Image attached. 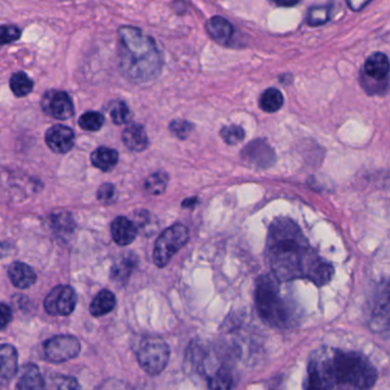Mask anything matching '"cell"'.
Wrapping results in <instances>:
<instances>
[{
  "instance_id": "35",
  "label": "cell",
  "mask_w": 390,
  "mask_h": 390,
  "mask_svg": "<svg viewBox=\"0 0 390 390\" xmlns=\"http://www.w3.org/2000/svg\"><path fill=\"white\" fill-rule=\"evenodd\" d=\"M65 216L67 214H61V216H56L53 220L54 227L58 233H65L73 231V221L71 218H67Z\"/></svg>"
},
{
  "instance_id": "17",
  "label": "cell",
  "mask_w": 390,
  "mask_h": 390,
  "mask_svg": "<svg viewBox=\"0 0 390 390\" xmlns=\"http://www.w3.org/2000/svg\"><path fill=\"white\" fill-rule=\"evenodd\" d=\"M206 30L211 38L221 45H227L233 38V26L229 21L221 16H213L207 21Z\"/></svg>"
},
{
  "instance_id": "15",
  "label": "cell",
  "mask_w": 390,
  "mask_h": 390,
  "mask_svg": "<svg viewBox=\"0 0 390 390\" xmlns=\"http://www.w3.org/2000/svg\"><path fill=\"white\" fill-rule=\"evenodd\" d=\"M0 379L3 384L11 381L18 373V352L11 344H3L0 348Z\"/></svg>"
},
{
  "instance_id": "30",
  "label": "cell",
  "mask_w": 390,
  "mask_h": 390,
  "mask_svg": "<svg viewBox=\"0 0 390 390\" xmlns=\"http://www.w3.org/2000/svg\"><path fill=\"white\" fill-rule=\"evenodd\" d=\"M220 135H221L224 142L229 144V146H236L239 142L244 140L245 132L241 126L229 125L224 126L222 128Z\"/></svg>"
},
{
  "instance_id": "11",
  "label": "cell",
  "mask_w": 390,
  "mask_h": 390,
  "mask_svg": "<svg viewBox=\"0 0 390 390\" xmlns=\"http://www.w3.org/2000/svg\"><path fill=\"white\" fill-rule=\"evenodd\" d=\"M45 141L52 152L67 154L75 144V133L68 126L54 125L46 132Z\"/></svg>"
},
{
  "instance_id": "25",
  "label": "cell",
  "mask_w": 390,
  "mask_h": 390,
  "mask_svg": "<svg viewBox=\"0 0 390 390\" xmlns=\"http://www.w3.org/2000/svg\"><path fill=\"white\" fill-rule=\"evenodd\" d=\"M9 86H11V90H12L15 96L23 98V96L31 93L33 83L26 73H16L13 75L12 78L9 80Z\"/></svg>"
},
{
  "instance_id": "32",
  "label": "cell",
  "mask_w": 390,
  "mask_h": 390,
  "mask_svg": "<svg viewBox=\"0 0 390 390\" xmlns=\"http://www.w3.org/2000/svg\"><path fill=\"white\" fill-rule=\"evenodd\" d=\"M327 20H329V9L325 7H316L309 12L308 22L312 26L325 23Z\"/></svg>"
},
{
  "instance_id": "31",
  "label": "cell",
  "mask_w": 390,
  "mask_h": 390,
  "mask_svg": "<svg viewBox=\"0 0 390 390\" xmlns=\"http://www.w3.org/2000/svg\"><path fill=\"white\" fill-rule=\"evenodd\" d=\"M169 130H171V132H172L175 137H179L181 140H184L191 133L192 125L189 122H186V120H176L171 122Z\"/></svg>"
},
{
  "instance_id": "34",
  "label": "cell",
  "mask_w": 390,
  "mask_h": 390,
  "mask_svg": "<svg viewBox=\"0 0 390 390\" xmlns=\"http://www.w3.org/2000/svg\"><path fill=\"white\" fill-rule=\"evenodd\" d=\"M96 197L102 203H111L116 197V188L111 184H103L96 192Z\"/></svg>"
},
{
  "instance_id": "23",
  "label": "cell",
  "mask_w": 390,
  "mask_h": 390,
  "mask_svg": "<svg viewBox=\"0 0 390 390\" xmlns=\"http://www.w3.org/2000/svg\"><path fill=\"white\" fill-rule=\"evenodd\" d=\"M116 302V295L112 292L109 290H102L90 302V312L94 317L105 316L114 310Z\"/></svg>"
},
{
  "instance_id": "1",
  "label": "cell",
  "mask_w": 390,
  "mask_h": 390,
  "mask_svg": "<svg viewBox=\"0 0 390 390\" xmlns=\"http://www.w3.org/2000/svg\"><path fill=\"white\" fill-rule=\"evenodd\" d=\"M267 259L280 282L307 280L322 288L332 278V265L309 245L300 228L290 218H277L269 228Z\"/></svg>"
},
{
  "instance_id": "36",
  "label": "cell",
  "mask_w": 390,
  "mask_h": 390,
  "mask_svg": "<svg viewBox=\"0 0 390 390\" xmlns=\"http://www.w3.org/2000/svg\"><path fill=\"white\" fill-rule=\"evenodd\" d=\"M0 312H1V320H0L1 329H6L7 325H9L13 320L12 309H11V307L7 306L6 303H1Z\"/></svg>"
},
{
  "instance_id": "19",
  "label": "cell",
  "mask_w": 390,
  "mask_h": 390,
  "mask_svg": "<svg viewBox=\"0 0 390 390\" xmlns=\"http://www.w3.org/2000/svg\"><path fill=\"white\" fill-rule=\"evenodd\" d=\"M364 71L367 76L374 80H384L387 78L390 71L389 60L382 53H374L365 62Z\"/></svg>"
},
{
  "instance_id": "21",
  "label": "cell",
  "mask_w": 390,
  "mask_h": 390,
  "mask_svg": "<svg viewBox=\"0 0 390 390\" xmlns=\"http://www.w3.org/2000/svg\"><path fill=\"white\" fill-rule=\"evenodd\" d=\"M15 390H45V382L38 367L26 365Z\"/></svg>"
},
{
  "instance_id": "12",
  "label": "cell",
  "mask_w": 390,
  "mask_h": 390,
  "mask_svg": "<svg viewBox=\"0 0 390 390\" xmlns=\"http://www.w3.org/2000/svg\"><path fill=\"white\" fill-rule=\"evenodd\" d=\"M333 384L330 380L323 362L318 359L309 361L307 367L306 388L305 390H332Z\"/></svg>"
},
{
  "instance_id": "20",
  "label": "cell",
  "mask_w": 390,
  "mask_h": 390,
  "mask_svg": "<svg viewBox=\"0 0 390 390\" xmlns=\"http://www.w3.org/2000/svg\"><path fill=\"white\" fill-rule=\"evenodd\" d=\"M122 142L132 152H142L148 147V135L142 126L133 124L122 132Z\"/></svg>"
},
{
  "instance_id": "18",
  "label": "cell",
  "mask_w": 390,
  "mask_h": 390,
  "mask_svg": "<svg viewBox=\"0 0 390 390\" xmlns=\"http://www.w3.org/2000/svg\"><path fill=\"white\" fill-rule=\"evenodd\" d=\"M137 265V258L135 254H122L111 268V280L117 283H125L131 276Z\"/></svg>"
},
{
  "instance_id": "5",
  "label": "cell",
  "mask_w": 390,
  "mask_h": 390,
  "mask_svg": "<svg viewBox=\"0 0 390 390\" xmlns=\"http://www.w3.org/2000/svg\"><path fill=\"white\" fill-rule=\"evenodd\" d=\"M169 344L157 335H148L141 340L137 348V357L144 372L150 376H157L169 364Z\"/></svg>"
},
{
  "instance_id": "28",
  "label": "cell",
  "mask_w": 390,
  "mask_h": 390,
  "mask_svg": "<svg viewBox=\"0 0 390 390\" xmlns=\"http://www.w3.org/2000/svg\"><path fill=\"white\" fill-rule=\"evenodd\" d=\"M109 115L116 125H122L131 118V111L124 101H114L109 105Z\"/></svg>"
},
{
  "instance_id": "14",
  "label": "cell",
  "mask_w": 390,
  "mask_h": 390,
  "mask_svg": "<svg viewBox=\"0 0 390 390\" xmlns=\"http://www.w3.org/2000/svg\"><path fill=\"white\" fill-rule=\"evenodd\" d=\"M245 159L252 164H256V167H269L275 154L273 149L265 142V141L258 140L250 143L248 148L243 152Z\"/></svg>"
},
{
  "instance_id": "16",
  "label": "cell",
  "mask_w": 390,
  "mask_h": 390,
  "mask_svg": "<svg viewBox=\"0 0 390 390\" xmlns=\"http://www.w3.org/2000/svg\"><path fill=\"white\" fill-rule=\"evenodd\" d=\"M9 276L13 285L21 290L31 288L37 282L35 270L23 263H14L9 265Z\"/></svg>"
},
{
  "instance_id": "29",
  "label": "cell",
  "mask_w": 390,
  "mask_h": 390,
  "mask_svg": "<svg viewBox=\"0 0 390 390\" xmlns=\"http://www.w3.org/2000/svg\"><path fill=\"white\" fill-rule=\"evenodd\" d=\"M78 124L85 131L96 132L105 124V117L100 112L90 111L79 118Z\"/></svg>"
},
{
  "instance_id": "13",
  "label": "cell",
  "mask_w": 390,
  "mask_h": 390,
  "mask_svg": "<svg viewBox=\"0 0 390 390\" xmlns=\"http://www.w3.org/2000/svg\"><path fill=\"white\" fill-rule=\"evenodd\" d=\"M137 233V226L125 216H118L111 223V235L120 246H127L135 242Z\"/></svg>"
},
{
  "instance_id": "7",
  "label": "cell",
  "mask_w": 390,
  "mask_h": 390,
  "mask_svg": "<svg viewBox=\"0 0 390 390\" xmlns=\"http://www.w3.org/2000/svg\"><path fill=\"white\" fill-rule=\"evenodd\" d=\"M82 346L73 335H56L44 344V354L52 363H63L76 359Z\"/></svg>"
},
{
  "instance_id": "9",
  "label": "cell",
  "mask_w": 390,
  "mask_h": 390,
  "mask_svg": "<svg viewBox=\"0 0 390 390\" xmlns=\"http://www.w3.org/2000/svg\"><path fill=\"white\" fill-rule=\"evenodd\" d=\"M371 322L379 331L390 334V280L379 286L371 310Z\"/></svg>"
},
{
  "instance_id": "2",
  "label": "cell",
  "mask_w": 390,
  "mask_h": 390,
  "mask_svg": "<svg viewBox=\"0 0 390 390\" xmlns=\"http://www.w3.org/2000/svg\"><path fill=\"white\" fill-rule=\"evenodd\" d=\"M120 65L133 82L147 83L159 75L163 58L156 43L135 26H122L120 32Z\"/></svg>"
},
{
  "instance_id": "6",
  "label": "cell",
  "mask_w": 390,
  "mask_h": 390,
  "mask_svg": "<svg viewBox=\"0 0 390 390\" xmlns=\"http://www.w3.org/2000/svg\"><path fill=\"white\" fill-rule=\"evenodd\" d=\"M189 241V231L184 224H174L164 231L154 244V265L164 268L173 256Z\"/></svg>"
},
{
  "instance_id": "33",
  "label": "cell",
  "mask_w": 390,
  "mask_h": 390,
  "mask_svg": "<svg viewBox=\"0 0 390 390\" xmlns=\"http://www.w3.org/2000/svg\"><path fill=\"white\" fill-rule=\"evenodd\" d=\"M0 35H1V43L9 44V43H13L20 38L21 30L15 26H3Z\"/></svg>"
},
{
  "instance_id": "26",
  "label": "cell",
  "mask_w": 390,
  "mask_h": 390,
  "mask_svg": "<svg viewBox=\"0 0 390 390\" xmlns=\"http://www.w3.org/2000/svg\"><path fill=\"white\" fill-rule=\"evenodd\" d=\"M209 384H210L211 390H231L233 384V378L231 371L226 367L218 369L210 379Z\"/></svg>"
},
{
  "instance_id": "8",
  "label": "cell",
  "mask_w": 390,
  "mask_h": 390,
  "mask_svg": "<svg viewBox=\"0 0 390 390\" xmlns=\"http://www.w3.org/2000/svg\"><path fill=\"white\" fill-rule=\"evenodd\" d=\"M76 305V291L69 285L56 286L44 300L45 310L52 316H69Z\"/></svg>"
},
{
  "instance_id": "3",
  "label": "cell",
  "mask_w": 390,
  "mask_h": 390,
  "mask_svg": "<svg viewBox=\"0 0 390 390\" xmlns=\"http://www.w3.org/2000/svg\"><path fill=\"white\" fill-rule=\"evenodd\" d=\"M322 362L333 386L341 389H371L378 380L376 367L359 352L334 350Z\"/></svg>"
},
{
  "instance_id": "10",
  "label": "cell",
  "mask_w": 390,
  "mask_h": 390,
  "mask_svg": "<svg viewBox=\"0 0 390 390\" xmlns=\"http://www.w3.org/2000/svg\"><path fill=\"white\" fill-rule=\"evenodd\" d=\"M41 108L56 120H67L75 114L70 96L62 90L46 92L41 99Z\"/></svg>"
},
{
  "instance_id": "4",
  "label": "cell",
  "mask_w": 390,
  "mask_h": 390,
  "mask_svg": "<svg viewBox=\"0 0 390 390\" xmlns=\"http://www.w3.org/2000/svg\"><path fill=\"white\" fill-rule=\"evenodd\" d=\"M254 301L260 317L270 327L288 330L297 323L295 309L283 297L280 280L274 275H263L256 280Z\"/></svg>"
},
{
  "instance_id": "22",
  "label": "cell",
  "mask_w": 390,
  "mask_h": 390,
  "mask_svg": "<svg viewBox=\"0 0 390 390\" xmlns=\"http://www.w3.org/2000/svg\"><path fill=\"white\" fill-rule=\"evenodd\" d=\"M90 162L96 169L108 172L118 163V152L108 147H100L90 154Z\"/></svg>"
},
{
  "instance_id": "37",
  "label": "cell",
  "mask_w": 390,
  "mask_h": 390,
  "mask_svg": "<svg viewBox=\"0 0 390 390\" xmlns=\"http://www.w3.org/2000/svg\"><path fill=\"white\" fill-rule=\"evenodd\" d=\"M80 389V386H79V382L77 381V379L71 378V376H68V378H64L62 380L61 384L58 386V390H79Z\"/></svg>"
},
{
  "instance_id": "24",
  "label": "cell",
  "mask_w": 390,
  "mask_h": 390,
  "mask_svg": "<svg viewBox=\"0 0 390 390\" xmlns=\"http://www.w3.org/2000/svg\"><path fill=\"white\" fill-rule=\"evenodd\" d=\"M284 105V96L277 88H268L260 98V107L265 112H276Z\"/></svg>"
},
{
  "instance_id": "27",
  "label": "cell",
  "mask_w": 390,
  "mask_h": 390,
  "mask_svg": "<svg viewBox=\"0 0 390 390\" xmlns=\"http://www.w3.org/2000/svg\"><path fill=\"white\" fill-rule=\"evenodd\" d=\"M167 184H169V176L167 173L157 172L147 179L144 188L150 195H160L167 190Z\"/></svg>"
}]
</instances>
